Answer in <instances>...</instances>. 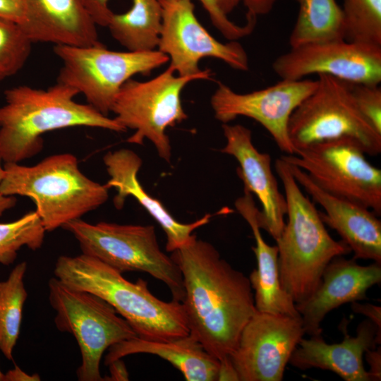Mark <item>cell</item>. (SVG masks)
I'll return each mask as SVG.
<instances>
[{
    "label": "cell",
    "mask_w": 381,
    "mask_h": 381,
    "mask_svg": "<svg viewBox=\"0 0 381 381\" xmlns=\"http://www.w3.org/2000/svg\"><path fill=\"white\" fill-rule=\"evenodd\" d=\"M171 253L183 278L189 334L219 361L229 358L257 312L249 278L197 236Z\"/></svg>",
    "instance_id": "cell-1"
},
{
    "label": "cell",
    "mask_w": 381,
    "mask_h": 381,
    "mask_svg": "<svg viewBox=\"0 0 381 381\" xmlns=\"http://www.w3.org/2000/svg\"><path fill=\"white\" fill-rule=\"evenodd\" d=\"M79 92L56 82L46 89L28 85L12 87L4 92L0 107V158L4 163L20 162L39 154L47 132L85 126L125 132L114 118L88 104L75 101Z\"/></svg>",
    "instance_id": "cell-2"
},
{
    "label": "cell",
    "mask_w": 381,
    "mask_h": 381,
    "mask_svg": "<svg viewBox=\"0 0 381 381\" xmlns=\"http://www.w3.org/2000/svg\"><path fill=\"white\" fill-rule=\"evenodd\" d=\"M55 277L73 289L90 292L111 305L135 332L138 337L168 341L189 334L181 302H167L155 296L147 282H132L122 273L92 256L61 255Z\"/></svg>",
    "instance_id": "cell-3"
},
{
    "label": "cell",
    "mask_w": 381,
    "mask_h": 381,
    "mask_svg": "<svg viewBox=\"0 0 381 381\" xmlns=\"http://www.w3.org/2000/svg\"><path fill=\"white\" fill-rule=\"evenodd\" d=\"M274 168L283 185L288 219L275 241L280 280L297 304L317 289L333 258L351 251L344 241L334 240L328 233L320 211L304 195L288 164L279 157Z\"/></svg>",
    "instance_id": "cell-4"
},
{
    "label": "cell",
    "mask_w": 381,
    "mask_h": 381,
    "mask_svg": "<svg viewBox=\"0 0 381 381\" xmlns=\"http://www.w3.org/2000/svg\"><path fill=\"white\" fill-rule=\"evenodd\" d=\"M0 192L31 199L46 231L63 227L105 203L109 188L86 176L71 153L48 156L33 166L4 163Z\"/></svg>",
    "instance_id": "cell-5"
},
{
    "label": "cell",
    "mask_w": 381,
    "mask_h": 381,
    "mask_svg": "<svg viewBox=\"0 0 381 381\" xmlns=\"http://www.w3.org/2000/svg\"><path fill=\"white\" fill-rule=\"evenodd\" d=\"M62 228L75 238L82 253L121 273L147 272L168 286L173 300L182 301L184 288L181 271L171 257L161 250L152 225L90 224L78 219Z\"/></svg>",
    "instance_id": "cell-6"
},
{
    "label": "cell",
    "mask_w": 381,
    "mask_h": 381,
    "mask_svg": "<svg viewBox=\"0 0 381 381\" xmlns=\"http://www.w3.org/2000/svg\"><path fill=\"white\" fill-rule=\"evenodd\" d=\"M288 132L295 153L340 140L356 143L369 155L381 152V134L357 109L351 83L327 75H318L314 90L294 111Z\"/></svg>",
    "instance_id": "cell-7"
},
{
    "label": "cell",
    "mask_w": 381,
    "mask_h": 381,
    "mask_svg": "<svg viewBox=\"0 0 381 381\" xmlns=\"http://www.w3.org/2000/svg\"><path fill=\"white\" fill-rule=\"evenodd\" d=\"M169 66L157 76L147 80H128L118 92L111 111L114 118L126 130L135 131L127 142L143 145L145 139L155 146L159 156L170 163L171 147L166 131L188 117L181 92L186 85L195 80L210 79V70L196 75H175Z\"/></svg>",
    "instance_id": "cell-8"
},
{
    "label": "cell",
    "mask_w": 381,
    "mask_h": 381,
    "mask_svg": "<svg viewBox=\"0 0 381 381\" xmlns=\"http://www.w3.org/2000/svg\"><path fill=\"white\" fill-rule=\"evenodd\" d=\"M48 286L57 329L72 334L80 348L82 361L76 372L78 379L104 380L99 369L103 353L115 344L138 337L135 332L97 296L70 287L56 277L49 279Z\"/></svg>",
    "instance_id": "cell-9"
},
{
    "label": "cell",
    "mask_w": 381,
    "mask_h": 381,
    "mask_svg": "<svg viewBox=\"0 0 381 381\" xmlns=\"http://www.w3.org/2000/svg\"><path fill=\"white\" fill-rule=\"evenodd\" d=\"M54 52L61 62L57 82L77 90L87 104L105 116L128 80L136 74L148 75L169 61L158 49L116 52L102 44L55 45Z\"/></svg>",
    "instance_id": "cell-10"
},
{
    "label": "cell",
    "mask_w": 381,
    "mask_h": 381,
    "mask_svg": "<svg viewBox=\"0 0 381 381\" xmlns=\"http://www.w3.org/2000/svg\"><path fill=\"white\" fill-rule=\"evenodd\" d=\"M356 143H320L280 157L298 167L320 188L381 214V170L372 165Z\"/></svg>",
    "instance_id": "cell-11"
},
{
    "label": "cell",
    "mask_w": 381,
    "mask_h": 381,
    "mask_svg": "<svg viewBox=\"0 0 381 381\" xmlns=\"http://www.w3.org/2000/svg\"><path fill=\"white\" fill-rule=\"evenodd\" d=\"M162 28L157 49L166 54L169 66L181 76L196 75L204 70L200 61L213 57L231 68L248 69L247 53L235 40L222 43L217 40L199 22L192 0H160Z\"/></svg>",
    "instance_id": "cell-12"
},
{
    "label": "cell",
    "mask_w": 381,
    "mask_h": 381,
    "mask_svg": "<svg viewBox=\"0 0 381 381\" xmlns=\"http://www.w3.org/2000/svg\"><path fill=\"white\" fill-rule=\"evenodd\" d=\"M272 69L286 80L318 74L352 84L380 85L381 47L344 39L307 43L278 56Z\"/></svg>",
    "instance_id": "cell-13"
},
{
    "label": "cell",
    "mask_w": 381,
    "mask_h": 381,
    "mask_svg": "<svg viewBox=\"0 0 381 381\" xmlns=\"http://www.w3.org/2000/svg\"><path fill=\"white\" fill-rule=\"evenodd\" d=\"M317 80L282 79L267 87L238 93L219 83L211 97L214 117L222 123L246 116L260 123L271 135L279 150L294 155L288 125L296 107L314 90Z\"/></svg>",
    "instance_id": "cell-14"
},
{
    "label": "cell",
    "mask_w": 381,
    "mask_h": 381,
    "mask_svg": "<svg viewBox=\"0 0 381 381\" xmlns=\"http://www.w3.org/2000/svg\"><path fill=\"white\" fill-rule=\"evenodd\" d=\"M301 318L256 312L243 327L230 361L238 381H281L305 335Z\"/></svg>",
    "instance_id": "cell-15"
},
{
    "label": "cell",
    "mask_w": 381,
    "mask_h": 381,
    "mask_svg": "<svg viewBox=\"0 0 381 381\" xmlns=\"http://www.w3.org/2000/svg\"><path fill=\"white\" fill-rule=\"evenodd\" d=\"M222 127L226 142L221 152L238 162L236 171L243 181V189L256 196L261 203L259 226L276 241L285 224L286 204L272 171L271 157L255 147L249 128L229 123H222Z\"/></svg>",
    "instance_id": "cell-16"
},
{
    "label": "cell",
    "mask_w": 381,
    "mask_h": 381,
    "mask_svg": "<svg viewBox=\"0 0 381 381\" xmlns=\"http://www.w3.org/2000/svg\"><path fill=\"white\" fill-rule=\"evenodd\" d=\"M380 282L381 264L361 265L354 258H333L311 296L296 304L305 334L321 335V323L327 314L343 304L368 299L367 291Z\"/></svg>",
    "instance_id": "cell-17"
},
{
    "label": "cell",
    "mask_w": 381,
    "mask_h": 381,
    "mask_svg": "<svg viewBox=\"0 0 381 381\" xmlns=\"http://www.w3.org/2000/svg\"><path fill=\"white\" fill-rule=\"evenodd\" d=\"M287 164L298 185L323 208L324 212H320L322 222L337 232L353 253V258L381 264V221L378 216L361 205L327 192L304 171Z\"/></svg>",
    "instance_id": "cell-18"
},
{
    "label": "cell",
    "mask_w": 381,
    "mask_h": 381,
    "mask_svg": "<svg viewBox=\"0 0 381 381\" xmlns=\"http://www.w3.org/2000/svg\"><path fill=\"white\" fill-rule=\"evenodd\" d=\"M341 342L327 344L322 334L303 338L294 350L289 363L300 370L319 368L336 373L345 381H372L363 358L366 351L381 343V330L366 319L359 323L356 335L348 334L344 322L340 326Z\"/></svg>",
    "instance_id": "cell-19"
},
{
    "label": "cell",
    "mask_w": 381,
    "mask_h": 381,
    "mask_svg": "<svg viewBox=\"0 0 381 381\" xmlns=\"http://www.w3.org/2000/svg\"><path fill=\"white\" fill-rule=\"evenodd\" d=\"M109 179L105 184L109 188H116L114 207L123 208L126 199L131 196L158 222L167 236L166 250L172 252L188 243L196 235L193 232L209 223L212 214H206L191 223L177 221L157 199L149 195L138 179L142 159L134 151L121 148L107 152L103 157Z\"/></svg>",
    "instance_id": "cell-20"
},
{
    "label": "cell",
    "mask_w": 381,
    "mask_h": 381,
    "mask_svg": "<svg viewBox=\"0 0 381 381\" xmlns=\"http://www.w3.org/2000/svg\"><path fill=\"white\" fill-rule=\"evenodd\" d=\"M19 24L33 42L76 47L101 44L85 0H21Z\"/></svg>",
    "instance_id": "cell-21"
},
{
    "label": "cell",
    "mask_w": 381,
    "mask_h": 381,
    "mask_svg": "<svg viewBox=\"0 0 381 381\" xmlns=\"http://www.w3.org/2000/svg\"><path fill=\"white\" fill-rule=\"evenodd\" d=\"M235 207L249 224L255 246L252 247L257 260V269L248 277L254 291L256 310L274 315L301 318L291 296L283 288L279 275L277 246L269 245L263 238L258 224L259 210L253 195L244 190L236 199Z\"/></svg>",
    "instance_id": "cell-22"
},
{
    "label": "cell",
    "mask_w": 381,
    "mask_h": 381,
    "mask_svg": "<svg viewBox=\"0 0 381 381\" xmlns=\"http://www.w3.org/2000/svg\"><path fill=\"white\" fill-rule=\"evenodd\" d=\"M143 353L157 356L169 362L187 381L218 380L219 360L190 334L168 341L138 337L123 340L108 349L104 363L109 365L126 356Z\"/></svg>",
    "instance_id": "cell-23"
},
{
    "label": "cell",
    "mask_w": 381,
    "mask_h": 381,
    "mask_svg": "<svg viewBox=\"0 0 381 381\" xmlns=\"http://www.w3.org/2000/svg\"><path fill=\"white\" fill-rule=\"evenodd\" d=\"M162 21L160 0H132L128 11L114 13L107 28L128 51H149L157 47Z\"/></svg>",
    "instance_id": "cell-24"
},
{
    "label": "cell",
    "mask_w": 381,
    "mask_h": 381,
    "mask_svg": "<svg viewBox=\"0 0 381 381\" xmlns=\"http://www.w3.org/2000/svg\"><path fill=\"white\" fill-rule=\"evenodd\" d=\"M298 16L289 37L291 47L344 39L341 7L336 0H296Z\"/></svg>",
    "instance_id": "cell-25"
},
{
    "label": "cell",
    "mask_w": 381,
    "mask_h": 381,
    "mask_svg": "<svg viewBox=\"0 0 381 381\" xmlns=\"http://www.w3.org/2000/svg\"><path fill=\"white\" fill-rule=\"evenodd\" d=\"M27 267L25 261L18 263L7 279L0 282V351L8 360L13 359L28 296L24 284Z\"/></svg>",
    "instance_id": "cell-26"
},
{
    "label": "cell",
    "mask_w": 381,
    "mask_h": 381,
    "mask_svg": "<svg viewBox=\"0 0 381 381\" xmlns=\"http://www.w3.org/2000/svg\"><path fill=\"white\" fill-rule=\"evenodd\" d=\"M344 39L381 47V0H344Z\"/></svg>",
    "instance_id": "cell-27"
},
{
    "label": "cell",
    "mask_w": 381,
    "mask_h": 381,
    "mask_svg": "<svg viewBox=\"0 0 381 381\" xmlns=\"http://www.w3.org/2000/svg\"><path fill=\"white\" fill-rule=\"evenodd\" d=\"M45 229L35 211L10 222H0V264L10 265L23 247L36 250L43 244Z\"/></svg>",
    "instance_id": "cell-28"
},
{
    "label": "cell",
    "mask_w": 381,
    "mask_h": 381,
    "mask_svg": "<svg viewBox=\"0 0 381 381\" xmlns=\"http://www.w3.org/2000/svg\"><path fill=\"white\" fill-rule=\"evenodd\" d=\"M32 44L18 23L0 18V71L5 78L17 73L24 66Z\"/></svg>",
    "instance_id": "cell-29"
},
{
    "label": "cell",
    "mask_w": 381,
    "mask_h": 381,
    "mask_svg": "<svg viewBox=\"0 0 381 381\" xmlns=\"http://www.w3.org/2000/svg\"><path fill=\"white\" fill-rule=\"evenodd\" d=\"M356 106L363 116L381 134V88L379 85L351 83Z\"/></svg>",
    "instance_id": "cell-30"
},
{
    "label": "cell",
    "mask_w": 381,
    "mask_h": 381,
    "mask_svg": "<svg viewBox=\"0 0 381 381\" xmlns=\"http://www.w3.org/2000/svg\"><path fill=\"white\" fill-rule=\"evenodd\" d=\"M208 13L213 25L226 37L237 40L250 35L256 25L257 18L246 16V23L238 25L231 21L218 8L216 0H199Z\"/></svg>",
    "instance_id": "cell-31"
},
{
    "label": "cell",
    "mask_w": 381,
    "mask_h": 381,
    "mask_svg": "<svg viewBox=\"0 0 381 381\" xmlns=\"http://www.w3.org/2000/svg\"><path fill=\"white\" fill-rule=\"evenodd\" d=\"M277 0H216L219 10L226 16L242 2L247 8V15L258 17L271 11Z\"/></svg>",
    "instance_id": "cell-32"
},
{
    "label": "cell",
    "mask_w": 381,
    "mask_h": 381,
    "mask_svg": "<svg viewBox=\"0 0 381 381\" xmlns=\"http://www.w3.org/2000/svg\"><path fill=\"white\" fill-rule=\"evenodd\" d=\"M90 14L97 25L107 27L114 14L109 7L110 0H85Z\"/></svg>",
    "instance_id": "cell-33"
},
{
    "label": "cell",
    "mask_w": 381,
    "mask_h": 381,
    "mask_svg": "<svg viewBox=\"0 0 381 381\" xmlns=\"http://www.w3.org/2000/svg\"><path fill=\"white\" fill-rule=\"evenodd\" d=\"M353 312L365 315L381 330V308L371 303H361L359 301L351 303Z\"/></svg>",
    "instance_id": "cell-34"
},
{
    "label": "cell",
    "mask_w": 381,
    "mask_h": 381,
    "mask_svg": "<svg viewBox=\"0 0 381 381\" xmlns=\"http://www.w3.org/2000/svg\"><path fill=\"white\" fill-rule=\"evenodd\" d=\"M0 18L14 21L18 24L24 20L21 4L13 0H0Z\"/></svg>",
    "instance_id": "cell-35"
},
{
    "label": "cell",
    "mask_w": 381,
    "mask_h": 381,
    "mask_svg": "<svg viewBox=\"0 0 381 381\" xmlns=\"http://www.w3.org/2000/svg\"><path fill=\"white\" fill-rule=\"evenodd\" d=\"M365 358L370 367L369 373L372 381H380L381 380V349H372L366 351L364 353Z\"/></svg>",
    "instance_id": "cell-36"
},
{
    "label": "cell",
    "mask_w": 381,
    "mask_h": 381,
    "mask_svg": "<svg viewBox=\"0 0 381 381\" xmlns=\"http://www.w3.org/2000/svg\"><path fill=\"white\" fill-rule=\"evenodd\" d=\"M40 380L37 373L29 375L17 365L4 373V381H39Z\"/></svg>",
    "instance_id": "cell-37"
},
{
    "label": "cell",
    "mask_w": 381,
    "mask_h": 381,
    "mask_svg": "<svg viewBox=\"0 0 381 381\" xmlns=\"http://www.w3.org/2000/svg\"><path fill=\"white\" fill-rule=\"evenodd\" d=\"M111 378L114 380H128V373L123 363L120 360H117L109 365Z\"/></svg>",
    "instance_id": "cell-38"
},
{
    "label": "cell",
    "mask_w": 381,
    "mask_h": 381,
    "mask_svg": "<svg viewBox=\"0 0 381 381\" xmlns=\"http://www.w3.org/2000/svg\"><path fill=\"white\" fill-rule=\"evenodd\" d=\"M16 202V196L6 195L0 192V217L7 210L14 207Z\"/></svg>",
    "instance_id": "cell-39"
},
{
    "label": "cell",
    "mask_w": 381,
    "mask_h": 381,
    "mask_svg": "<svg viewBox=\"0 0 381 381\" xmlns=\"http://www.w3.org/2000/svg\"><path fill=\"white\" fill-rule=\"evenodd\" d=\"M5 174L4 167V163L1 159L0 158V182L4 178Z\"/></svg>",
    "instance_id": "cell-40"
},
{
    "label": "cell",
    "mask_w": 381,
    "mask_h": 381,
    "mask_svg": "<svg viewBox=\"0 0 381 381\" xmlns=\"http://www.w3.org/2000/svg\"><path fill=\"white\" fill-rule=\"evenodd\" d=\"M0 381H4V373L0 369Z\"/></svg>",
    "instance_id": "cell-41"
},
{
    "label": "cell",
    "mask_w": 381,
    "mask_h": 381,
    "mask_svg": "<svg viewBox=\"0 0 381 381\" xmlns=\"http://www.w3.org/2000/svg\"><path fill=\"white\" fill-rule=\"evenodd\" d=\"M5 78V76L3 75V73L0 71V82L3 80Z\"/></svg>",
    "instance_id": "cell-42"
},
{
    "label": "cell",
    "mask_w": 381,
    "mask_h": 381,
    "mask_svg": "<svg viewBox=\"0 0 381 381\" xmlns=\"http://www.w3.org/2000/svg\"><path fill=\"white\" fill-rule=\"evenodd\" d=\"M16 2H18V4H21L22 5V1L21 0H13Z\"/></svg>",
    "instance_id": "cell-43"
}]
</instances>
